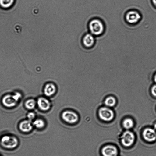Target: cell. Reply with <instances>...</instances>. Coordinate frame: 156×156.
I'll return each mask as SVG.
<instances>
[{
	"label": "cell",
	"mask_w": 156,
	"mask_h": 156,
	"mask_svg": "<svg viewBox=\"0 0 156 156\" xmlns=\"http://www.w3.org/2000/svg\"><path fill=\"white\" fill-rule=\"evenodd\" d=\"M56 90V88L55 85L52 83H49L45 85L44 92L46 96L50 97L55 94Z\"/></svg>",
	"instance_id": "13"
},
{
	"label": "cell",
	"mask_w": 156,
	"mask_h": 156,
	"mask_svg": "<svg viewBox=\"0 0 156 156\" xmlns=\"http://www.w3.org/2000/svg\"><path fill=\"white\" fill-rule=\"evenodd\" d=\"M143 135L144 138L148 141L152 142L156 140V132L153 129L146 128L144 131Z\"/></svg>",
	"instance_id": "9"
},
{
	"label": "cell",
	"mask_w": 156,
	"mask_h": 156,
	"mask_svg": "<svg viewBox=\"0 0 156 156\" xmlns=\"http://www.w3.org/2000/svg\"><path fill=\"white\" fill-rule=\"evenodd\" d=\"M88 28L91 34L97 36L101 35L105 30L103 23L98 19L91 20L88 23Z\"/></svg>",
	"instance_id": "1"
},
{
	"label": "cell",
	"mask_w": 156,
	"mask_h": 156,
	"mask_svg": "<svg viewBox=\"0 0 156 156\" xmlns=\"http://www.w3.org/2000/svg\"><path fill=\"white\" fill-rule=\"evenodd\" d=\"M154 80L155 83H156V74H155L154 77Z\"/></svg>",
	"instance_id": "22"
},
{
	"label": "cell",
	"mask_w": 156,
	"mask_h": 156,
	"mask_svg": "<svg viewBox=\"0 0 156 156\" xmlns=\"http://www.w3.org/2000/svg\"><path fill=\"white\" fill-rule=\"evenodd\" d=\"M134 140V134L132 132L129 131L125 132L122 136V143L126 147L131 146L133 143Z\"/></svg>",
	"instance_id": "7"
},
{
	"label": "cell",
	"mask_w": 156,
	"mask_h": 156,
	"mask_svg": "<svg viewBox=\"0 0 156 156\" xmlns=\"http://www.w3.org/2000/svg\"><path fill=\"white\" fill-rule=\"evenodd\" d=\"M35 117V115L34 113L31 112L29 113L27 115V117L29 120L31 121L33 120Z\"/></svg>",
	"instance_id": "19"
},
{
	"label": "cell",
	"mask_w": 156,
	"mask_h": 156,
	"mask_svg": "<svg viewBox=\"0 0 156 156\" xmlns=\"http://www.w3.org/2000/svg\"><path fill=\"white\" fill-rule=\"evenodd\" d=\"M152 2L154 5L156 7V0H152Z\"/></svg>",
	"instance_id": "21"
},
{
	"label": "cell",
	"mask_w": 156,
	"mask_h": 156,
	"mask_svg": "<svg viewBox=\"0 0 156 156\" xmlns=\"http://www.w3.org/2000/svg\"><path fill=\"white\" fill-rule=\"evenodd\" d=\"M21 97V94L18 92L13 95H7L3 98L2 102L3 105L7 107H14Z\"/></svg>",
	"instance_id": "3"
},
{
	"label": "cell",
	"mask_w": 156,
	"mask_h": 156,
	"mask_svg": "<svg viewBox=\"0 0 156 156\" xmlns=\"http://www.w3.org/2000/svg\"><path fill=\"white\" fill-rule=\"evenodd\" d=\"M95 42L93 35L91 34H85L83 37L82 42L83 46L87 48H91L94 45Z\"/></svg>",
	"instance_id": "8"
},
{
	"label": "cell",
	"mask_w": 156,
	"mask_h": 156,
	"mask_svg": "<svg viewBox=\"0 0 156 156\" xmlns=\"http://www.w3.org/2000/svg\"><path fill=\"white\" fill-rule=\"evenodd\" d=\"M1 145L4 147L8 149H12L17 146L18 141L16 138L14 136L5 135L3 136L0 140Z\"/></svg>",
	"instance_id": "2"
},
{
	"label": "cell",
	"mask_w": 156,
	"mask_h": 156,
	"mask_svg": "<svg viewBox=\"0 0 156 156\" xmlns=\"http://www.w3.org/2000/svg\"><path fill=\"white\" fill-rule=\"evenodd\" d=\"M33 125L38 129H41L45 126V122L43 120L38 119L35 120L33 122Z\"/></svg>",
	"instance_id": "16"
},
{
	"label": "cell",
	"mask_w": 156,
	"mask_h": 156,
	"mask_svg": "<svg viewBox=\"0 0 156 156\" xmlns=\"http://www.w3.org/2000/svg\"><path fill=\"white\" fill-rule=\"evenodd\" d=\"M39 108L42 111H46L50 108L51 104L49 101L43 97L39 98L37 101Z\"/></svg>",
	"instance_id": "11"
},
{
	"label": "cell",
	"mask_w": 156,
	"mask_h": 156,
	"mask_svg": "<svg viewBox=\"0 0 156 156\" xmlns=\"http://www.w3.org/2000/svg\"><path fill=\"white\" fill-rule=\"evenodd\" d=\"M19 128L21 131L24 132H30L33 129L31 121L26 120L22 122L20 124Z\"/></svg>",
	"instance_id": "12"
},
{
	"label": "cell",
	"mask_w": 156,
	"mask_h": 156,
	"mask_svg": "<svg viewBox=\"0 0 156 156\" xmlns=\"http://www.w3.org/2000/svg\"><path fill=\"white\" fill-rule=\"evenodd\" d=\"M151 93L154 96L156 97V85H154L151 89Z\"/></svg>",
	"instance_id": "20"
},
{
	"label": "cell",
	"mask_w": 156,
	"mask_h": 156,
	"mask_svg": "<svg viewBox=\"0 0 156 156\" xmlns=\"http://www.w3.org/2000/svg\"><path fill=\"white\" fill-rule=\"evenodd\" d=\"M36 102L33 99H30L27 100L25 103L26 108L29 109H33L35 107Z\"/></svg>",
	"instance_id": "18"
},
{
	"label": "cell",
	"mask_w": 156,
	"mask_h": 156,
	"mask_svg": "<svg viewBox=\"0 0 156 156\" xmlns=\"http://www.w3.org/2000/svg\"><path fill=\"white\" fill-rule=\"evenodd\" d=\"M14 0H0V5L3 8L7 9L13 4Z\"/></svg>",
	"instance_id": "14"
},
{
	"label": "cell",
	"mask_w": 156,
	"mask_h": 156,
	"mask_svg": "<svg viewBox=\"0 0 156 156\" xmlns=\"http://www.w3.org/2000/svg\"><path fill=\"white\" fill-rule=\"evenodd\" d=\"M62 117L65 122L70 124L76 123L79 119L78 116L76 113L69 110L63 112L62 114Z\"/></svg>",
	"instance_id": "5"
},
{
	"label": "cell",
	"mask_w": 156,
	"mask_h": 156,
	"mask_svg": "<svg viewBox=\"0 0 156 156\" xmlns=\"http://www.w3.org/2000/svg\"><path fill=\"white\" fill-rule=\"evenodd\" d=\"M141 18L140 14L137 11L132 10L128 12L125 16V19L129 23L135 24L138 23Z\"/></svg>",
	"instance_id": "4"
},
{
	"label": "cell",
	"mask_w": 156,
	"mask_h": 156,
	"mask_svg": "<svg viewBox=\"0 0 156 156\" xmlns=\"http://www.w3.org/2000/svg\"><path fill=\"white\" fill-rule=\"evenodd\" d=\"M101 152L103 156H117L118 153L116 148L110 145L105 146L102 149Z\"/></svg>",
	"instance_id": "10"
},
{
	"label": "cell",
	"mask_w": 156,
	"mask_h": 156,
	"mask_svg": "<svg viewBox=\"0 0 156 156\" xmlns=\"http://www.w3.org/2000/svg\"><path fill=\"white\" fill-rule=\"evenodd\" d=\"M124 127L126 129H129L132 128L133 125L132 120L129 118L125 119L123 122Z\"/></svg>",
	"instance_id": "17"
},
{
	"label": "cell",
	"mask_w": 156,
	"mask_h": 156,
	"mask_svg": "<svg viewBox=\"0 0 156 156\" xmlns=\"http://www.w3.org/2000/svg\"><path fill=\"white\" fill-rule=\"evenodd\" d=\"M154 129H156V123L154 125Z\"/></svg>",
	"instance_id": "23"
},
{
	"label": "cell",
	"mask_w": 156,
	"mask_h": 156,
	"mask_svg": "<svg viewBox=\"0 0 156 156\" xmlns=\"http://www.w3.org/2000/svg\"><path fill=\"white\" fill-rule=\"evenodd\" d=\"M105 103L107 106L113 107L115 104L116 100L114 97L112 96L106 98Z\"/></svg>",
	"instance_id": "15"
},
{
	"label": "cell",
	"mask_w": 156,
	"mask_h": 156,
	"mask_svg": "<svg viewBox=\"0 0 156 156\" xmlns=\"http://www.w3.org/2000/svg\"><path fill=\"white\" fill-rule=\"evenodd\" d=\"M98 114L100 118L105 121H109L114 117V114L111 109L105 107L101 108L99 111Z\"/></svg>",
	"instance_id": "6"
}]
</instances>
